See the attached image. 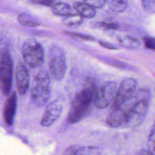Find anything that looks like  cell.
Here are the masks:
<instances>
[{"label":"cell","instance_id":"1","mask_svg":"<svg viewBox=\"0 0 155 155\" xmlns=\"http://www.w3.org/2000/svg\"><path fill=\"white\" fill-rule=\"evenodd\" d=\"M151 98V95L148 89L136 90L128 99L118 107L111 108L113 117L122 126H137L145 117Z\"/></svg>","mask_w":155,"mask_h":155},{"label":"cell","instance_id":"2","mask_svg":"<svg viewBox=\"0 0 155 155\" xmlns=\"http://www.w3.org/2000/svg\"><path fill=\"white\" fill-rule=\"evenodd\" d=\"M96 90L94 79L87 78L82 89L75 95L71 102L67 119L70 124H76L88 115L94 104Z\"/></svg>","mask_w":155,"mask_h":155},{"label":"cell","instance_id":"3","mask_svg":"<svg viewBox=\"0 0 155 155\" xmlns=\"http://www.w3.org/2000/svg\"><path fill=\"white\" fill-rule=\"evenodd\" d=\"M30 94L33 103L38 107L45 105L50 99V79L45 70H41L36 74L32 82Z\"/></svg>","mask_w":155,"mask_h":155},{"label":"cell","instance_id":"4","mask_svg":"<svg viewBox=\"0 0 155 155\" xmlns=\"http://www.w3.org/2000/svg\"><path fill=\"white\" fill-rule=\"evenodd\" d=\"M13 76V63L9 50L3 48L0 50V90L4 96H8L12 89Z\"/></svg>","mask_w":155,"mask_h":155},{"label":"cell","instance_id":"5","mask_svg":"<svg viewBox=\"0 0 155 155\" xmlns=\"http://www.w3.org/2000/svg\"><path fill=\"white\" fill-rule=\"evenodd\" d=\"M49 70L52 77L61 81L65 76L67 70L66 57L63 50L57 45L50 47L48 54Z\"/></svg>","mask_w":155,"mask_h":155},{"label":"cell","instance_id":"6","mask_svg":"<svg viewBox=\"0 0 155 155\" xmlns=\"http://www.w3.org/2000/svg\"><path fill=\"white\" fill-rule=\"evenodd\" d=\"M22 55L25 63L31 68L41 66L44 61V49L36 39H26L22 47Z\"/></svg>","mask_w":155,"mask_h":155},{"label":"cell","instance_id":"7","mask_svg":"<svg viewBox=\"0 0 155 155\" xmlns=\"http://www.w3.org/2000/svg\"><path fill=\"white\" fill-rule=\"evenodd\" d=\"M117 91V84L115 81H108L96 88L94 104L99 109L107 107L113 102Z\"/></svg>","mask_w":155,"mask_h":155},{"label":"cell","instance_id":"8","mask_svg":"<svg viewBox=\"0 0 155 155\" xmlns=\"http://www.w3.org/2000/svg\"><path fill=\"white\" fill-rule=\"evenodd\" d=\"M137 82L133 78H126L120 83L117 89L115 97L112 102L111 108L118 107L124 102L128 99L135 92Z\"/></svg>","mask_w":155,"mask_h":155},{"label":"cell","instance_id":"9","mask_svg":"<svg viewBox=\"0 0 155 155\" xmlns=\"http://www.w3.org/2000/svg\"><path fill=\"white\" fill-rule=\"evenodd\" d=\"M30 76L28 70L22 62H18L15 69V84L20 95L25 94L28 90Z\"/></svg>","mask_w":155,"mask_h":155},{"label":"cell","instance_id":"10","mask_svg":"<svg viewBox=\"0 0 155 155\" xmlns=\"http://www.w3.org/2000/svg\"><path fill=\"white\" fill-rule=\"evenodd\" d=\"M62 111V105L58 102L50 103L46 107L43 116L41 120V124L43 127L51 125L59 117Z\"/></svg>","mask_w":155,"mask_h":155},{"label":"cell","instance_id":"11","mask_svg":"<svg viewBox=\"0 0 155 155\" xmlns=\"http://www.w3.org/2000/svg\"><path fill=\"white\" fill-rule=\"evenodd\" d=\"M17 107V96L15 91L10 93L6 99L4 108V119L5 123L10 126L13 124Z\"/></svg>","mask_w":155,"mask_h":155},{"label":"cell","instance_id":"12","mask_svg":"<svg viewBox=\"0 0 155 155\" xmlns=\"http://www.w3.org/2000/svg\"><path fill=\"white\" fill-rule=\"evenodd\" d=\"M75 10L82 17L85 18H92L95 15V10L85 2H76L73 5Z\"/></svg>","mask_w":155,"mask_h":155},{"label":"cell","instance_id":"13","mask_svg":"<svg viewBox=\"0 0 155 155\" xmlns=\"http://www.w3.org/2000/svg\"><path fill=\"white\" fill-rule=\"evenodd\" d=\"M18 21L22 25L27 27H38L41 25V22L39 19L31 15L22 13L18 16Z\"/></svg>","mask_w":155,"mask_h":155},{"label":"cell","instance_id":"14","mask_svg":"<svg viewBox=\"0 0 155 155\" xmlns=\"http://www.w3.org/2000/svg\"><path fill=\"white\" fill-rule=\"evenodd\" d=\"M51 9L54 14L59 16H66L72 14L70 6L64 2L54 3L51 6Z\"/></svg>","mask_w":155,"mask_h":155},{"label":"cell","instance_id":"15","mask_svg":"<svg viewBox=\"0 0 155 155\" xmlns=\"http://www.w3.org/2000/svg\"><path fill=\"white\" fill-rule=\"evenodd\" d=\"M119 44L124 47L128 48H137L140 43V41L130 36H122L117 38Z\"/></svg>","mask_w":155,"mask_h":155},{"label":"cell","instance_id":"16","mask_svg":"<svg viewBox=\"0 0 155 155\" xmlns=\"http://www.w3.org/2000/svg\"><path fill=\"white\" fill-rule=\"evenodd\" d=\"M83 22V17L79 14H71L65 16L63 22L68 27H76L80 25Z\"/></svg>","mask_w":155,"mask_h":155},{"label":"cell","instance_id":"17","mask_svg":"<svg viewBox=\"0 0 155 155\" xmlns=\"http://www.w3.org/2000/svg\"><path fill=\"white\" fill-rule=\"evenodd\" d=\"M108 7L114 12H122L127 7V0H108Z\"/></svg>","mask_w":155,"mask_h":155},{"label":"cell","instance_id":"18","mask_svg":"<svg viewBox=\"0 0 155 155\" xmlns=\"http://www.w3.org/2000/svg\"><path fill=\"white\" fill-rule=\"evenodd\" d=\"M147 147L150 154H155V122L148 136Z\"/></svg>","mask_w":155,"mask_h":155},{"label":"cell","instance_id":"19","mask_svg":"<svg viewBox=\"0 0 155 155\" xmlns=\"http://www.w3.org/2000/svg\"><path fill=\"white\" fill-rule=\"evenodd\" d=\"M100 154L99 148L96 147L88 146L82 147L81 146L77 155H84V154Z\"/></svg>","mask_w":155,"mask_h":155},{"label":"cell","instance_id":"20","mask_svg":"<svg viewBox=\"0 0 155 155\" xmlns=\"http://www.w3.org/2000/svg\"><path fill=\"white\" fill-rule=\"evenodd\" d=\"M142 4L147 12L155 13V0H142Z\"/></svg>","mask_w":155,"mask_h":155},{"label":"cell","instance_id":"21","mask_svg":"<svg viewBox=\"0 0 155 155\" xmlns=\"http://www.w3.org/2000/svg\"><path fill=\"white\" fill-rule=\"evenodd\" d=\"M106 2L107 0H84V2L93 8H102Z\"/></svg>","mask_w":155,"mask_h":155},{"label":"cell","instance_id":"22","mask_svg":"<svg viewBox=\"0 0 155 155\" xmlns=\"http://www.w3.org/2000/svg\"><path fill=\"white\" fill-rule=\"evenodd\" d=\"M143 43L146 48L155 50V38L146 36L143 38Z\"/></svg>","mask_w":155,"mask_h":155},{"label":"cell","instance_id":"23","mask_svg":"<svg viewBox=\"0 0 155 155\" xmlns=\"http://www.w3.org/2000/svg\"><path fill=\"white\" fill-rule=\"evenodd\" d=\"M81 145H73L67 148L64 151L63 154L65 155H77L78 150L80 148Z\"/></svg>","mask_w":155,"mask_h":155},{"label":"cell","instance_id":"24","mask_svg":"<svg viewBox=\"0 0 155 155\" xmlns=\"http://www.w3.org/2000/svg\"><path fill=\"white\" fill-rule=\"evenodd\" d=\"M65 33L69 36H73V37H76L78 38H80L81 39H84V40H94V38L89 36V35H83V34H81V33H74V32H65Z\"/></svg>","mask_w":155,"mask_h":155},{"label":"cell","instance_id":"25","mask_svg":"<svg viewBox=\"0 0 155 155\" xmlns=\"http://www.w3.org/2000/svg\"><path fill=\"white\" fill-rule=\"evenodd\" d=\"M101 25L110 30H117L119 28V25L115 22H102Z\"/></svg>","mask_w":155,"mask_h":155},{"label":"cell","instance_id":"26","mask_svg":"<svg viewBox=\"0 0 155 155\" xmlns=\"http://www.w3.org/2000/svg\"><path fill=\"white\" fill-rule=\"evenodd\" d=\"M99 43L102 47H105L106 48H108V49H111V50L117 49V47L115 45H113L111 43H109V42H105V41H99Z\"/></svg>","mask_w":155,"mask_h":155},{"label":"cell","instance_id":"27","mask_svg":"<svg viewBox=\"0 0 155 155\" xmlns=\"http://www.w3.org/2000/svg\"><path fill=\"white\" fill-rule=\"evenodd\" d=\"M36 2L42 5H46V6H51V7L54 4V0H38L36 1Z\"/></svg>","mask_w":155,"mask_h":155}]
</instances>
